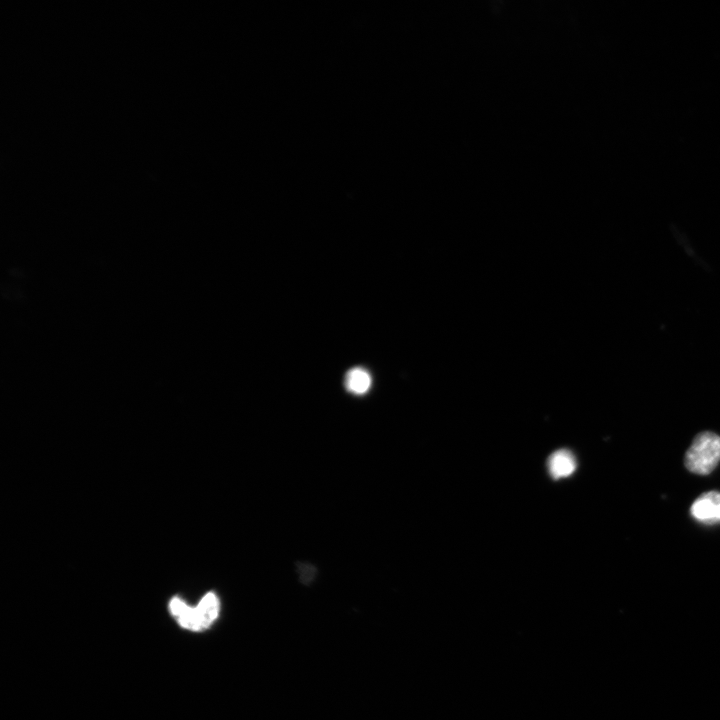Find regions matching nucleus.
Returning a JSON list of instances; mask_svg holds the SVG:
<instances>
[{
	"label": "nucleus",
	"instance_id": "4",
	"mask_svg": "<svg viewBox=\"0 0 720 720\" xmlns=\"http://www.w3.org/2000/svg\"><path fill=\"white\" fill-rule=\"evenodd\" d=\"M548 468L553 478H564L575 471L576 460L570 451L565 449L558 450L550 456Z\"/></svg>",
	"mask_w": 720,
	"mask_h": 720
},
{
	"label": "nucleus",
	"instance_id": "3",
	"mask_svg": "<svg viewBox=\"0 0 720 720\" xmlns=\"http://www.w3.org/2000/svg\"><path fill=\"white\" fill-rule=\"evenodd\" d=\"M692 517L707 525L720 523V492L708 491L701 494L691 505Z\"/></svg>",
	"mask_w": 720,
	"mask_h": 720
},
{
	"label": "nucleus",
	"instance_id": "1",
	"mask_svg": "<svg viewBox=\"0 0 720 720\" xmlns=\"http://www.w3.org/2000/svg\"><path fill=\"white\" fill-rule=\"evenodd\" d=\"M720 462V436L705 431L699 433L688 448L684 463L695 474L707 475Z\"/></svg>",
	"mask_w": 720,
	"mask_h": 720
},
{
	"label": "nucleus",
	"instance_id": "5",
	"mask_svg": "<svg viewBox=\"0 0 720 720\" xmlns=\"http://www.w3.org/2000/svg\"><path fill=\"white\" fill-rule=\"evenodd\" d=\"M345 386L354 394H364L371 386V377L363 368H352L346 374Z\"/></svg>",
	"mask_w": 720,
	"mask_h": 720
},
{
	"label": "nucleus",
	"instance_id": "2",
	"mask_svg": "<svg viewBox=\"0 0 720 720\" xmlns=\"http://www.w3.org/2000/svg\"><path fill=\"white\" fill-rule=\"evenodd\" d=\"M220 604L214 593H207L196 607H188L178 617L179 623L184 628L199 631L210 626L217 618Z\"/></svg>",
	"mask_w": 720,
	"mask_h": 720
}]
</instances>
